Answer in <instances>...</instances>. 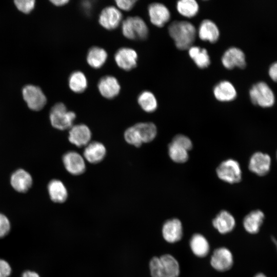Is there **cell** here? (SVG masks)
<instances>
[{
  "label": "cell",
  "mask_w": 277,
  "mask_h": 277,
  "mask_svg": "<svg viewBox=\"0 0 277 277\" xmlns=\"http://www.w3.org/2000/svg\"><path fill=\"white\" fill-rule=\"evenodd\" d=\"M50 199L53 202L63 203L68 198V191L64 184L60 180L53 179L49 182L47 187Z\"/></svg>",
  "instance_id": "23"
},
{
  "label": "cell",
  "mask_w": 277,
  "mask_h": 277,
  "mask_svg": "<svg viewBox=\"0 0 277 277\" xmlns=\"http://www.w3.org/2000/svg\"><path fill=\"white\" fill-rule=\"evenodd\" d=\"M264 219L265 215L262 211L259 209L251 211L244 217L243 227L248 233L256 234L260 231Z\"/></svg>",
  "instance_id": "22"
},
{
  "label": "cell",
  "mask_w": 277,
  "mask_h": 277,
  "mask_svg": "<svg viewBox=\"0 0 277 277\" xmlns=\"http://www.w3.org/2000/svg\"><path fill=\"white\" fill-rule=\"evenodd\" d=\"M12 269L9 263L6 260L0 259V277H9Z\"/></svg>",
  "instance_id": "39"
},
{
  "label": "cell",
  "mask_w": 277,
  "mask_h": 277,
  "mask_svg": "<svg viewBox=\"0 0 277 277\" xmlns=\"http://www.w3.org/2000/svg\"><path fill=\"white\" fill-rule=\"evenodd\" d=\"M108 57L107 52L102 48L94 46L89 49L86 60L89 65L94 69L102 67L105 63Z\"/></svg>",
  "instance_id": "26"
},
{
  "label": "cell",
  "mask_w": 277,
  "mask_h": 277,
  "mask_svg": "<svg viewBox=\"0 0 277 277\" xmlns=\"http://www.w3.org/2000/svg\"><path fill=\"white\" fill-rule=\"evenodd\" d=\"M149 269L151 277H163L160 257H153L149 262Z\"/></svg>",
  "instance_id": "34"
},
{
  "label": "cell",
  "mask_w": 277,
  "mask_h": 277,
  "mask_svg": "<svg viewBox=\"0 0 277 277\" xmlns=\"http://www.w3.org/2000/svg\"><path fill=\"white\" fill-rule=\"evenodd\" d=\"M141 140L143 143H149L153 141L157 133L156 126L151 122L138 123L134 125Z\"/></svg>",
  "instance_id": "29"
},
{
  "label": "cell",
  "mask_w": 277,
  "mask_h": 277,
  "mask_svg": "<svg viewBox=\"0 0 277 277\" xmlns=\"http://www.w3.org/2000/svg\"><path fill=\"white\" fill-rule=\"evenodd\" d=\"M163 277H178L180 265L177 260L172 255L165 254L160 257Z\"/></svg>",
  "instance_id": "24"
},
{
  "label": "cell",
  "mask_w": 277,
  "mask_h": 277,
  "mask_svg": "<svg viewBox=\"0 0 277 277\" xmlns=\"http://www.w3.org/2000/svg\"><path fill=\"white\" fill-rule=\"evenodd\" d=\"M251 103L264 109L270 108L275 104L274 93L265 82L260 81L253 84L248 91Z\"/></svg>",
  "instance_id": "2"
},
{
  "label": "cell",
  "mask_w": 277,
  "mask_h": 277,
  "mask_svg": "<svg viewBox=\"0 0 277 277\" xmlns=\"http://www.w3.org/2000/svg\"><path fill=\"white\" fill-rule=\"evenodd\" d=\"M276 159H277V152H276Z\"/></svg>",
  "instance_id": "45"
},
{
  "label": "cell",
  "mask_w": 277,
  "mask_h": 277,
  "mask_svg": "<svg viewBox=\"0 0 277 277\" xmlns=\"http://www.w3.org/2000/svg\"><path fill=\"white\" fill-rule=\"evenodd\" d=\"M22 94L28 107L32 110L39 111L46 104V97L42 89L37 86L27 85L23 89Z\"/></svg>",
  "instance_id": "6"
},
{
  "label": "cell",
  "mask_w": 277,
  "mask_h": 277,
  "mask_svg": "<svg viewBox=\"0 0 277 277\" xmlns=\"http://www.w3.org/2000/svg\"><path fill=\"white\" fill-rule=\"evenodd\" d=\"M148 11L150 22L157 27H163L170 20V12L163 4L152 3L149 5Z\"/></svg>",
  "instance_id": "14"
},
{
  "label": "cell",
  "mask_w": 277,
  "mask_h": 277,
  "mask_svg": "<svg viewBox=\"0 0 277 277\" xmlns=\"http://www.w3.org/2000/svg\"><path fill=\"white\" fill-rule=\"evenodd\" d=\"M221 61L223 66L229 70L235 68L245 69L247 66L246 56L240 48L231 47L223 54Z\"/></svg>",
  "instance_id": "7"
},
{
  "label": "cell",
  "mask_w": 277,
  "mask_h": 277,
  "mask_svg": "<svg viewBox=\"0 0 277 277\" xmlns=\"http://www.w3.org/2000/svg\"><path fill=\"white\" fill-rule=\"evenodd\" d=\"M11 224L8 218L0 213V238L5 236L10 230Z\"/></svg>",
  "instance_id": "37"
},
{
  "label": "cell",
  "mask_w": 277,
  "mask_h": 277,
  "mask_svg": "<svg viewBox=\"0 0 277 277\" xmlns=\"http://www.w3.org/2000/svg\"><path fill=\"white\" fill-rule=\"evenodd\" d=\"M97 87L100 94L105 98L112 99L117 96L121 86L117 80L111 75H106L98 81Z\"/></svg>",
  "instance_id": "16"
},
{
  "label": "cell",
  "mask_w": 277,
  "mask_h": 277,
  "mask_svg": "<svg viewBox=\"0 0 277 277\" xmlns=\"http://www.w3.org/2000/svg\"><path fill=\"white\" fill-rule=\"evenodd\" d=\"M271 159L269 155L260 151L254 153L249 161V169L259 176L266 175L270 170Z\"/></svg>",
  "instance_id": "12"
},
{
  "label": "cell",
  "mask_w": 277,
  "mask_h": 277,
  "mask_svg": "<svg viewBox=\"0 0 277 277\" xmlns=\"http://www.w3.org/2000/svg\"><path fill=\"white\" fill-rule=\"evenodd\" d=\"M10 183L16 191L24 193L32 186V178L29 172L24 169H18L11 175Z\"/></svg>",
  "instance_id": "19"
},
{
  "label": "cell",
  "mask_w": 277,
  "mask_h": 277,
  "mask_svg": "<svg viewBox=\"0 0 277 277\" xmlns=\"http://www.w3.org/2000/svg\"><path fill=\"white\" fill-rule=\"evenodd\" d=\"M92 133L91 130L86 125L80 124L73 125L68 132L69 141L75 146L85 147L91 141Z\"/></svg>",
  "instance_id": "11"
},
{
  "label": "cell",
  "mask_w": 277,
  "mask_h": 277,
  "mask_svg": "<svg viewBox=\"0 0 277 277\" xmlns=\"http://www.w3.org/2000/svg\"><path fill=\"white\" fill-rule=\"evenodd\" d=\"M122 17V14L118 8L114 6H108L101 12L98 22L105 29L111 30L121 24Z\"/></svg>",
  "instance_id": "10"
},
{
  "label": "cell",
  "mask_w": 277,
  "mask_h": 277,
  "mask_svg": "<svg viewBox=\"0 0 277 277\" xmlns=\"http://www.w3.org/2000/svg\"><path fill=\"white\" fill-rule=\"evenodd\" d=\"M172 142L185 148L187 151L190 150L192 147V143L190 139L183 134L175 135L173 138Z\"/></svg>",
  "instance_id": "36"
},
{
  "label": "cell",
  "mask_w": 277,
  "mask_h": 277,
  "mask_svg": "<svg viewBox=\"0 0 277 277\" xmlns=\"http://www.w3.org/2000/svg\"><path fill=\"white\" fill-rule=\"evenodd\" d=\"M168 29L169 34L178 49L188 50L193 46L196 36V30L193 24L185 21H174Z\"/></svg>",
  "instance_id": "1"
},
{
  "label": "cell",
  "mask_w": 277,
  "mask_h": 277,
  "mask_svg": "<svg viewBox=\"0 0 277 277\" xmlns=\"http://www.w3.org/2000/svg\"><path fill=\"white\" fill-rule=\"evenodd\" d=\"M190 249L197 257L203 258L209 253L210 246L206 238L201 234H194L190 240Z\"/></svg>",
  "instance_id": "25"
},
{
  "label": "cell",
  "mask_w": 277,
  "mask_h": 277,
  "mask_svg": "<svg viewBox=\"0 0 277 277\" xmlns=\"http://www.w3.org/2000/svg\"><path fill=\"white\" fill-rule=\"evenodd\" d=\"M254 277H268L263 273H259L254 275Z\"/></svg>",
  "instance_id": "44"
},
{
  "label": "cell",
  "mask_w": 277,
  "mask_h": 277,
  "mask_svg": "<svg viewBox=\"0 0 277 277\" xmlns=\"http://www.w3.org/2000/svg\"><path fill=\"white\" fill-rule=\"evenodd\" d=\"M164 239L170 243H176L181 240L183 236V226L180 220L173 218L167 220L162 229Z\"/></svg>",
  "instance_id": "15"
},
{
  "label": "cell",
  "mask_w": 277,
  "mask_h": 277,
  "mask_svg": "<svg viewBox=\"0 0 277 277\" xmlns=\"http://www.w3.org/2000/svg\"><path fill=\"white\" fill-rule=\"evenodd\" d=\"M115 2L118 9H120L124 11H129L134 7L136 1L117 0Z\"/></svg>",
  "instance_id": "38"
},
{
  "label": "cell",
  "mask_w": 277,
  "mask_h": 277,
  "mask_svg": "<svg viewBox=\"0 0 277 277\" xmlns=\"http://www.w3.org/2000/svg\"><path fill=\"white\" fill-rule=\"evenodd\" d=\"M268 74L272 81L277 82V61L270 64L268 68Z\"/></svg>",
  "instance_id": "40"
},
{
  "label": "cell",
  "mask_w": 277,
  "mask_h": 277,
  "mask_svg": "<svg viewBox=\"0 0 277 277\" xmlns=\"http://www.w3.org/2000/svg\"><path fill=\"white\" fill-rule=\"evenodd\" d=\"M233 264V257L230 250L223 247L216 249L210 259L211 266L219 271H226L230 269Z\"/></svg>",
  "instance_id": "9"
},
{
  "label": "cell",
  "mask_w": 277,
  "mask_h": 277,
  "mask_svg": "<svg viewBox=\"0 0 277 277\" xmlns=\"http://www.w3.org/2000/svg\"><path fill=\"white\" fill-rule=\"evenodd\" d=\"M188 151L171 142L168 146V154L170 159L178 163H183L188 159Z\"/></svg>",
  "instance_id": "32"
},
{
  "label": "cell",
  "mask_w": 277,
  "mask_h": 277,
  "mask_svg": "<svg viewBox=\"0 0 277 277\" xmlns=\"http://www.w3.org/2000/svg\"><path fill=\"white\" fill-rule=\"evenodd\" d=\"M123 35L130 39L144 40L148 35V28L139 16H129L123 21L121 26Z\"/></svg>",
  "instance_id": "3"
},
{
  "label": "cell",
  "mask_w": 277,
  "mask_h": 277,
  "mask_svg": "<svg viewBox=\"0 0 277 277\" xmlns=\"http://www.w3.org/2000/svg\"><path fill=\"white\" fill-rule=\"evenodd\" d=\"M124 136L127 143L135 147H140L143 144L139 134L134 125L128 128L125 131Z\"/></svg>",
  "instance_id": "33"
},
{
  "label": "cell",
  "mask_w": 277,
  "mask_h": 277,
  "mask_svg": "<svg viewBox=\"0 0 277 277\" xmlns=\"http://www.w3.org/2000/svg\"><path fill=\"white\" fill-rule=\"evenodd\" d=\"M199 38L204 41L214 43L220 36V31L216 24L209 19H204L200 24L198 31Z\"/></svg>",
  "instance_id": "21"
},
{
  "label": "cell",
  "mask_w": 277,
  "mask_h": 277,
  "mask_svg": "<svg viewBox=\"0 0 277 277\" xmlns=\"http://www.w3.org/2000/svg\"><path fill=\"white\" fill-rule=\"evenodd\" d=\"M82 6L86 11H90L92 8L90 2L88 1L83 2L82 3Z\"/></svg>",
  "instance_id": "43"
},
{
  "label": "cell",
  "mask_w": 277,
  "mask_h": 277,
  "mask_svg": "<svg viewBox=\"0 0 277 277\" xmlns=\"http://www.w3.org/2000/svg\"><path fill=\"white\" fill-rule=\"evenodd\" d=\"M176 9L181 15L191 18L197 14L199 6L195 0H180L177 2Z\"/></svg>",
  "instance_id": "31"
},
{
  "label": "cell",
  "mask_w": 277,
  "mask_h": 277,
  "mask_svg": "<svg viewBox=\"0 0 277 277\" xmlns=\"http://www.w3.org/2000/svg\"><path fill=\"white\" fill-rule=\"evenodd\" d=\"M188 53L190 58L199 68L204 69L210 65V56L205 48L192 46L188 49Z\"/></svg>",
  "instance_id": "27"
},
{
  "label": "cell",
  "mask_w": 277,
  "mask_h": 277,
  "mask_svg": "<svg viewBox=\"0 0 277 277\" xmlns=\"http://www.w3.org/2000/svg\"><path fill=\"white\" fill-rule=\"evenodd\" d=\"M213 92L215 98L222 102L232 101L237 96V91L234 85L226 80L222 81L215 85Z\"/></svg>",
  "instance_id": "18"
},
{
  "label": "cell",
  "mask_w": 277,
  "mask_h": 277,
  "mask_svg": "<svg viewBox=\"0 0 277 277\" xmlns=\"http://www.w3.org/2000/svg\"><path fill=\"white\" fill-rule=\"evenodd\" d=\"M105 145L99 142H90L85 147L83 156L86 161L91 164H97L102 161L106 155Z\"/></svg>",
  "instance_id": "17"
},
{
  "label": "cell",
  "mask_w": 277,
  "mask_h": 277,
  "mask_svg": "<svg viewBox=\"0 0 277 277\" xmlns=\"http://www.w3.org/2000/svg\"><path fill=\"white\" fill-rule=\"evenodd\" d=\"M49 118L54 128L64 130L69 129L73 125L76 114L73 111H69L63 103H58L51 108Z\"/></svg>",
  "instance_id": "4"
},
{
  "label": "cell",
  "mask_w": 277,
  "mask_h": 277,
  "mask_svg": "<svg viewBox=\"0 0 277 277\" xmlns=\"http://www.w3.org/2000/svg\"><path fill=\"white\" fill-rule=\"evenodd\" d=\"M213 226L221 234L231 232L235 226L234 216L226 210L221 211L212 220Z\"/></svg>",
  "instance_id": "20"
},
{
  "label": "cell",
  "mask_w": 277,
  "mask_h": 277,
  "mask_svg": "<svg viewBox=\"0 0 277 277\" xmlns=\"http://www.w3.org/2000/svg\"><path fill=\"white\" fill-rule=\"evenodd\" d=\"M21 277H41V276L35 271H31V270H26L22 273Z\"/></svg>",
  "instance_id": "41"
},
{
  "label": "cell",
  "mask_w": 277,
  "mask_h": 277,
  "mask_svg": "<svg viewBox=\"0 0 277 277\" xmlns=\"http://www.w3.org/2000/svg\"><path fill=\"white\" fill-rule=\"evenodd\" d=\"M62 161L66 170L72 175H81L86 170L85 160L76 151L66 152L62 157Z\"/></svg>",
  "instance_id": "8"
},
{
  "label": "cell",
  "mask_w": 277,
  "mask_h": 277,
  "mask_svg": "<svg viewBox=\"0 0 277 277\" xmlns=\"http://www.w3.org/2000/svg\"><path fill=\"white\" fill-rule=\"evenodd\" d=\"M137 103L144 111L151 113L156 110L157 102L155 95L149 91H144L138 96Z\"/></svg>",
  "instance_id": "30"
},
{
  "label": "cell",
  "mask_w": 277,
  "mask_h": 277,
  "mask_svg": "<svg viewBox=\"0 0 277 277\" xmlns=\"http://www.w3.org/2000/svg\"><path fill=\"white\" fill-rule=\"evenodd\" d=\"M68 85L73 92L80 93L86 89L88 81L84 73L80 71H75L70 74L68 78Z\"/></svg>",
  "instance_id": "28"
},
{
  "label": "cell",
  "mask_w": 277,
  "mask_h": 277,
  "mask_svg": "<svg viewBox=\"0 0 277 277\" xmlns=\"http://www.w3.org/2000/svg\"><path fill=\"white\" fill-rule=\"evenodd\" d=\"M137 57L136 52L128 47L118 49L114 54L116 65L125 71L131 70L136 66Z\"/></svg>",
  "instance_id": "13"
},
{
  "label": "cell",
  "mask_w": 277,
  "mask_h": 277,
  "mask_svg": "<svg viewBox=\"0 0 277 277\" xmlns=\"http://www.w3.org/2000/svg\"><path fill=\"white\" fill-rule=\"evenodd\" d=\"M217 176L230 184L236 183L242 179V170L239 163L233 159L222 162L216 169Z\"/></svg>",
  "instance_id": "5"
},
{
  "label": "cell",
  "mask_w": 277,
  "mask_h": 277,
  "mask_svg": "<svg viewBox=\"0 0 277 277\" xmlns=\"http://www.w3.org/2000/svg\"><path fill=\"white\" fill-rule=\"evenodd\" d=\"M14 3L20 11L29 13L33 9L35 1L34 0H17L14 1Z\"/></svg>",
  "instance_id": "35"
},
{
  "label": "cell",
  "mask_w": 277,
  "mask_h": 277,
  "mask_svg": "<svg viewBox=\"0 0 277 277\" xmlns=\"http://www.w3.org/2000/svg\"><path fill=\"white\" fill-rule=\"evenodd\" d=\"M50 2L56 6H62L69 3L68 0H52Z\"/></svg>",
  "instance_id": "42"
}]
</instances>
